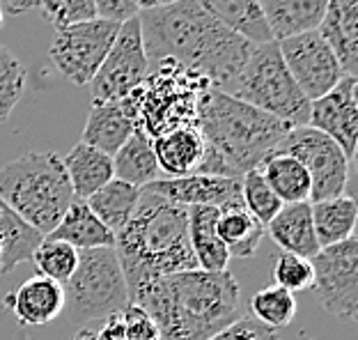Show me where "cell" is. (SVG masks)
Returning <instances> with one entry per match:
<instances>
[{
	"instance_id": "cell-33",
	"label": "cell",
	"mask_w": 358,
	"mask_h": 340,
	"mask_svg": "<svg viewBox=\"0 0 358 340\" xmlns=\"http://www.w3.org/2000/svg\"><path fill=\"white\" fill-rule=\"evenodd\" d=\"M250 313L268 329H285L296 315V297L278 285L262 288L250 299Z\"/></svg>"
},
{
	"instance_id": "cell-31",
	"label": "cell",
	"mask_w": 358,
	"mask_h": 340,
	"mask_svg": "<svg viewBox=\"0 0 358 340\" xmlns=\"http://www.w3.org/2000/svg\"><path fill=\"white\" fill-rule=\"evenodd\" d=\"M138 198H141V189L138 186H131L113 177L108 184L101 186L99 191L92 193L85 200V205L106 228L113 234H117L129 223V218L134 216Z\"/></svg>"
},
{
	"instance_id": "cell-38",
	"label": "cell",
	"mask_w": 358,
	"mask_h": 340,
	"mask_svg": "<svg viewBox=\"0 0 358 340\" xmlns=\"http://www.w3.org/2000/svg\"><path fill=\"white\" fill-rule=\"evenodd\" d=\"M209 340H278V331L264 327L253 315H241L239 320H234L230 327L218 331Z\"/></svg>"
},
{
	"instance_id": "cell-27",
	"label": "cell",
	"mask_w": 358,
	"mask_h": 340,
	"mask_svg": "<svg viewBox=\"0 0 358 340\" xmlns=\"http://www.w3.org/2000/svg\"><path fill=\"white\" fill-rule=\"evenodd\" d=\"M209 16L253 44L273 42L259 0H195Z\"/></svg>"
},
{
	"instance_id": "cell-24",
	"label": "cell",
	"mask_w": 358,
	"mask_h": 340,
	"mask_svg": "<svg viewBox=\"0 0 358 340\" xmlns=\"http://www.w3.org/2000/svg\"><path fill=\"white\" fill-rule=\"evenodd\" d=\"M48 239H58L64 244L74 246L76 250H92V248H108L115 246V234L96 218L85 200H74L69 209L60 218V223L46 234Z\"/></svg>"
},
{
	"instance_id": "cell-15",
	"label": "cell",
	"mask_w": 358,
	"mask_h": 340,
	"mask_svg": "<svg viewBox=\"0 0 358 340\" xmlns=\"http://www.w3.org/2000/svg\"><path fill=\"white\" fill-rule=\"evenodd\" d=\"M148 191L166 198L182 207H218L241 198V180L216 175H184V177H159L145 186Z\"/></svg>"
},
{
	"instance_id": "cell-5",
	"label": "cell",
	"mask_w": 358,
	"mask_h": 340,
	"mask_svg": "<svg viewBox=\"0 0 358 340\" xmlns=\"http://www.w3.org/2000/svg\"><path fill=\"white\" fill-rule=\"evenodd\" d=\"M207 90H211V85L205 76L175 60H161L150 64L143 83L122 101L136 132L154 141L173 129L198 127L200 99Z\"/></svg>"
},
{
	"instance_id": "cell-2",
	"label": "cell",
	"mask_w": 358,
	"mask_h": 340,
	"mask_svg": "<svg viewBox=\"0 0 358 340\" xmlns=\"http://www.w3.org/2000/svg\"><path fill=\"white\" fill-rule=\"evenodd\" d=\"M157 325V340H209L241 318V290L230 271H179L143 283L129 297Z\"/></svg>"
},
{
	"instance_id": "cell-3",
	"label": "cell",
	"mask_w": 358,
	"mask_h": 340,
	"mask_svg": "<svg viewBox=\"0 0 358 340\" xmlns=\"http://www.w3.org/2000/svg\"><path fill=\"white\" fill-rule=\"evenodd\" d=\"M205 159L195 173L241 180L278 148L289 127L221 90H207L198 108Z\"/></svg>"
},
{
	"instance_id": "cell-43",
	"label": "cell",
	"mask_w": 358,
	"mask_h": 340,
	"mask_svg": "<svg viewBox=\"0 0 358 340\" xmlns=\"http://www.w3.org/2000/svg\"><path fill=\"white\" fill-rule=\"evenodd\" d=\"M71 340H99V336H96V327H80Z\"/></svg>"
},
{
	"instance_id": "cell-18",
	"label": "cell",
	"mask_w": 358,
	"mask_h": 340,
	"mask_svg": "<svg viewBox=\"0 0 358 340\" xmlns=\"http://www.w3.org/2000/svg\"><path fill=\"white\" fill-rule=\"evenodd\" d=\"M136 132L124 101H96L87 115L80 143L113 157Z\"/></svg>"
},
{
	"instance_id": "cell-21",
	"label": "cell",
	"mask_w": 358,
	"mask_h": 340,
	"mask_svg": "<svg viewBox=\"0 0 358 340\" xmlns=\"http://www.w3.org/2000/svg\"><path fill=\"white\" fill-rule=\"evenodd\" d=\"M152 148L159 170L166 177L193 175L205 159V141H202L198 127L173 129V132L154 139Z\"/></svg>"
},
{
	"instance_id": "cell-45",
	"label": "cell",
	"mask_w": 358,
	"mask_h": 340,
	"mask_svg": "<svg viewBox=\"0 0 358 340\" xmlns=\"http://www.w3.org/2000/svg\"><path fill=\"white\" fill-rule=\"evenodd\" d=\"M0 264H3V246H0Z\"/></svg>"
},
{
	"instance_id": "cell-42",
	"label": "cell",
	"mask_w": 358,
	"mask_h": 340,
	"mask_svg": "<svg viewBox=\"0 0 358 340\" xmlns=\"http://www.w3.org/2000/svg\"><path fill=\"white\" fill-rule=\"evenodd\" d=\"M138 12H150V10H161V7L175 5L179 0H134Z\"/></svg>"
},
{
	"instance_id": "cell-28",
	"label": "cell",
	"mask_w": 358,
	"mask_h": 340,
	"mask_svg": "<svg viewBox=\"0 0 358 340\" xmlns=\"http://www.w3.org/2000/svg\"><path fill=\"white\" fill-rule=\"evenodd\" d=\"M313 209V225L320 248L340 244L349 237H356V218H358V205L352 196H336L329 200L310 202Z\"/></svg>"
},
{
	"instance_id": "cell-34",
	"label": "cell",
	"mask_w": 358,
	"mask_h": 340,
	"mask_svg": "<svg viewBox=\"0 0 358 340\" xmlns=\"http://www.w3.org/2000/svg\"><path fill=\"white\" fill-rule=\"evenodd\" d=\"M241 202L264 228L282 209L280 198L271 191V186L266 184V180L257 168L248 170V173L241 177Z\"/></svg>"
},
{
	"instance_id": "cell-20",
	"label": "cell",
	"mask_w": 358,
	"mask_h": 340,
	"mask_svg": "<svg viewBox=\"0 0 358 340\" xmlns=\"http://www.w3.org/2000/svg\"><path fill=\"white\" fill-rule=\"evenodd\" d=\"M329 0H259L273 42L320 28Z\"/></svg>"
},
{
	"instance_id": "cell-44",
	"label": "cell",
	"mask_w": 358,
	"mask_h": 340,
	"mask_svg": "<svg viewBox=\"0 0 358 340\" xmlns=\"http://www.w3.org/2000/svg\"><path fill=\"white\" fill-rule=\"evenodd\" d=\"M3 21H5V12H3V7H0V28H3Z\"/></svg>"
},
{
	"instance_id": "cell-30",
	"label": "cell",
	"mask_w": 358,
	"mask_h": 340,
	"mask_svg": "<svg viewBox=\"0 0 358 340\" xmlns=\"http://www.w3.org/2000/svg\"><path fill=\"white\" fill-rule=\"evenodd\" d=\"M44 237L39 234L30 223L23 218L0 198V246H3V264L0 274H10L14 267L21 262H28L39 241Z\"/></svg>"
},
{
	"instance_id": "cell-11",
	"label": "cell",
	"mask_w": 358,
	"mask_h": 340,
	"mask_svg": "<svg viewBox=\"0 0 358 340\" xmlns=\"http://www.w3.org/2000/svg\"><path fill=\"white\" fill-rule=\"evenodd\" d=\"M275 150L299 159L301 166L308 170L313 184L310 202L329 200L345 193L352 161L345 157V152L327 134L317 132L308 125L289 129Z\"/></svg>"
},
{
	"instance_id": "cell-40",
	"label": "cell",
	"mask_w": 358,
	"mask_h": 340,
	"mask_svg": "<svg viewBox=\"0 0 358 340\" xmlns=\"http://www.w3.org/2000/svg\"><path fill=\"white\" fill-rule=\"evenodd\" d=\"M94 7H96V16L106 21L124 23L138 16V7L134 0H94Z\"/></svg>"
},
{
	"instance_id": "cell-32",
	"label": "cell",
	"mask_w": 358,
	"mask_h": 340,
	"mask_svg": "<svg viewBox=\"0 0 358 340\" xmlns=\"http://www.w3.org/2000/svg\"><path fill=\"white\" fill-rule=\"evenodd\" d=\"M30 260L35 264L37 276L51 278L55 283H60V285H64V283L71 278V274L76 271L78 250L74 246L64 244V241L44 237L39 241V246L35 248Z\"/></svg>"
},
{
	"instance_id": "cell-12",
	"label": "cell",
	"mask_w": 358,
	"mask_h": 340,
	"mask_svg": "<svg viewBox=\"0 0 358 340\" xmlns=\"http://www.w3.org/2000/svg\"><path fill=\"white\" fill-rule=\"evenodd\" d=\"M150 71V60L145 55L143 32L138 16L120 23L117 37L99 71L90 83L92 104L96 101H122L143 83Z\"/></svg>"
},
{
	"instance_id": "cell-19",
	"label": "cell",
	"mask_w": 358,
	"mask_h": 340,
	"mask_svg": "<svg viewBox=\"0 0 358 340\" xmlns=\"http://www.w3.org/2000/svg\"><path fill=\"white\" fill-rule=\"evenodd\" d=\"M264 230L271 234V239L280 246L282 253L306 257V260H313L320 253L310 202L282 205V209L271 218V223Z\"/></svg>"
},
{
	"instance_id": "cell-13",
	"label": "cell",
	"mask_w": 358,
	"mask_h": 340,
	"mask_svg": "<svg viewBox=\"0 0 358 340\" xmlns=\"http://www.w3.org/2000/svg\"><path fill=\"white\" fill-rule=\"evenodd\" d=\"M278 48L292 78L310 101L331 92L340 83V78L347 76L336 53L317 30L282 39L278 42Z\"/></svg>"
},
{
	"instance_id": "cell-7",
	"label": "cell",
	"mask_w": 358,
	"mask_h": 340,
	"mask_svg": "<svg viewBox=\"0 0 358 340\" xmlns=\"http://www.w3.org/2000/svg\"><path fill=\"white\" fill-rule=\"evenodd\" d=\"M225 92L264 111L289 129L308 125L310 99L301 92L287 64L282 62L278 42L253 44L243 69Z\"/></svg>"
},
{
	"instance_id": "cell-41",
	"label": "cell",
	"mask_w": 358,
	"mask_h": 340,
	"mask_svg": "<svg viewBox=\"0 0 358 340\" xmlns=\"http://www.w3.org/2000/svg\"><path fill=\"white\" fill-rule=\"evenodd\" d=\"M0 7H3L5 14L19 16V14H26L30 10H37L39 0H0Z\"/></svg>"
},
{
	"instance_id": "cell-6",
	"label": "cell",
	"mask_w": 358,
	"mask_h": 340,
	"mask_svg": "<svg viewBox=\"0 0 358 340\" xmlns=\"http://www.w3.org/2000/svg\"><path fill=\"white\" fill-rule=\"evenodd\" d=\"M0 198L42 237L76 200L62 157L55 152H26L5 164L0 168Z\"/></svg>"
},
{
	"instance_id": "cell-9",
	"label": "cell",
	"mask_w": 358,
	"mask_h": 340,
	"mask_svg": "<svg viewBox=\"0 0 358 340\" xmlns=\"http://www.w3.org/2000/svg\"><path fill=\"white\" fill-rule=\"evenodd\" d=\"M117 30V21H106L99 16L92 21L55 30L48 58L64 80L78 87L90 85L115 42Z\"/></svg>"
},
{
	"instance_id": "cell-25",
	"label": "cell",
	"mask_w": 358,
	"mask_h": 340,
	"mask_svg": "<svg viewBox=\"0 0 358 340\" xmlns=\"http://www.w3.org/2000/svg\"><path fill=\"white\" fill-rule=\"evenodd\" d=\"M62 166L67 170L76 200H87L92 193H96L115 177V173H113V157L90 148L85 143L74 145L64 155Z\"/></svg>"
},
{
	"instance_id": "cell-29",
	"label": "cell",
	"mask_w": 358,
	"mask_h": 340,
	"mask_svg": "<svg viewBox=\"0 0 358 340\" xmlns=\"http://www.w3.org/2000/svg\"><path fill=\"white\" fill-rule=\"evenodd\" d=\"M113 173H115V180L138 186V189H145L148 184L159 180L161 170L148 136L141 132L131 134V139L113 155Z\"/></svg>"
},
{
	"instance_id": "cell-35",
	"label": "cell",
	"mask_w": 358,
	"mask_h": 340,
	"mask_svg": "<svg viewBox=\"0 0 358 340\" xmlns=\"http://www.w3.org/2000/svg\"><path fill=\"white\" fill-rule=\"evenodd\" d=\"M28 71L7 46L0 44V125L7 122L26 90Z\"/></svg>"
},
{
	"instance_id": "cell-39",
	"label": "cell",
	"mask_w": 358,
	"mask_h": 340,
	"mask_svg": "<svg viewBox=\"0 0 358 340\" xmlns=\"http://www.w3.org/2000/svg\"><path fill=\"white\" fill-rule=\"evenodd\" d=\"M122 327H124V338L127 340H157L159 331L152 318L145 313L141 306L129 304L124 311L120 313Z\"/></svg>"
},
{
	"instance_id": "cell-8",
	"label": "cell",
	"mask_w": 358,
	"mask_h": 340,
	"mask_svg": "<svg viewBox=\"0 0 358 340\" xmlns=\"http://www.w3.org/2000/svg\"><path fill=\"white\" fill-rule=\"evenodd\" d=\"M64 309L74 325L101 322L129 306V290L115 248L78 250V264L64 283Z\"/></svg>"
},
{
	"instance_id": "cell-23",
	"label": "cell",
	"mask_w": 358,
	"mask_h": 340,
	"mask_svg": "<svg viewBox=\"0 0 358 340\" xmlns=\"http://www.w3.org/2000/svg\"><path fill=\"white\" fill-rule=\"evenodd\" d=\"M189 214V241L198 269L221 274L227 271L230 253L216 232L218 207H186Z\"/></svg>"
},
{
	"instance_id": "cell-4",
	"label": "cell",
	"mask_w": 358,
	"mask_h": 340,
	"mask_svg": "<svg viewBox=\"0 0 358 340\" xmlns=\"http://www.w3.org/2000/svg\"><path fill=\"white\" fill-rule=\"evenodd\" d=\"M115 253L129 297L143 283L198 269L189 241V214L148 189H141L136 212L115 234Z\"/></svg>"
},
{
	"instance_id": "cell-16",
	"label": "cell",
	"mask_w": 358,
	"mask_h": 340,
	"mask_svg": "<svg viewBox=\"0 0 358 340\" xmlns=\"http://www.w3.org/2000/svg\"><path fill=\"white\" fill-rule=\"evenodd\" d=\"M5 309L19 327H44L60 318L64 311V288L44 276H32L5 297Z\"/></svg>"
},
{
	"instance_id": "cell-10",
	"label": "cell",
	"mask_w": 358,
	"mask_h": 340,
	"mask_svg": "<svg viewBox=\"0 0 358 340\" xmlns=\"http://www.w3.org/2000/svg\"><path fill=\"white\" fill-rule=\"evenodd\" d=\"M313 292L331 318L352 325L358 318V239L324 246L313 257Z\"/></svg>"
},
{
	"instance_id": "cell-1",
	"label": "cell",
	"mask_w": 358,
	"mask_h": 340,
	"mask_svg": "<svg viewBox=\"0 0 358 340\" xmlns=\"http://www.w3.org/2000/svg\"><path fill=\"white\" fill-rule=\"evenodd\" d=\"M138 21L150 64L175 60L221 92L239 76L253 48V42L218 23L195 0L138 12Z\"/></svg>"
},
{
	"instance_id": "cell-26",
	"label": "cell",
	"mask_w": 358,
	"mask_h": 340,
	"mask_svg": "<svg viewBox=\"0 0 358 340\" xmlns=\"http://www.w3.org/2000/svg\"><path fill=\"white\" fill-rule=\"evenodd\" d=\"M271 191L280 198L282 205H294V202H310V175L301 166V161L292 155L273 150L271 155L262 159L257 166Z\"/></svg>"
},
{
	"instance_id": "cell-37",
	"label": "cell",
	"mask_w": 358,
	"mask_h": 340,
	"mask_svg": "<svg viewBox=\"0 0 358 340\" xmlns=\"http://www.w3.org/2000/svg\"><path fill=\"white\" fill-rule=\"evenodd\" d=\"M273 281H275V285L287 290L292 295L310 290L315 281L313 262L306 260V257L282 253L280 250V255L275 257V262H273Z\"/></svg>"
},
{
	"instance_id": "cell-17",
	"label": "cell",
	"mask_w": 358,
	"mask_h": 340,
	"mask_svg": "<svg viewBox=\"0 0 358 340\" xmlns=\"http://www.w3.org/2000/svg\"><path fill=\"white\" fill-rule=\"evenodd\" d=\"M317 32L336 53L347 76L358 71V0H329Z\"/></svg>"
},
{
	"instance_id": "cell-22",
	"label": "cell",
	"mask_w": 358,
	"mask_h": 340,
	"mask_svg": "<svg viewBox=\"0 0 358 340\" xmlns=\"http://www.w3.org/2000/svg\"><path fill=\"white\" fill-rule=\"evenodd\" d=\"M216 232L230 257H241V260L253 257L257 253V248L266 234L264 225L243 207L241 198L227 202V205L218 209Z\"/></svg>"
},
{
	"instance_id": "cell-36",
	"label": "cell",
	"mask_w": 358,
	"mask_h": 340,
	"mask_svg": "<svg viewBox=\"0 0 358 340\" xmlns=\"http://www.w3.org/2000/svg\"><path fill=\"white\" fill-rule=\"evenodd\" d=\"M37 10H42L44 19L55 30L96 19L94 0H39Z\"/></svg>"
},
{
	"instance_id": "cell-14",
	"label": "cell",
	"mask_w": 358,
	"mask_h": 340,
	"mask_svg": "<svg viewBox=\"0 0 358 340\" xmlns=\"http://www.w3.org/2000/svg\"><path fill=\"white\" fill-rule=\"evenodd\" d=\"M358 80L356 76H343L340 83L320 99L310 101L308 127L327 134L352 161L358 141Z\"/></svg>"
}]
</instances>
